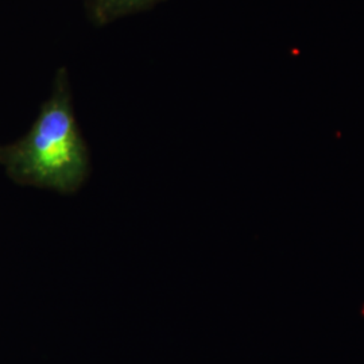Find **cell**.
Returning <instances> with one entry per match:
<instances>
[{
    "mask_svg": "<svg viewBox=\"0 0 364 364\" xmlns=\"http://www.w3.org/2000/svg\"><path fill=\"white\" fill-rule=\"evenodd\" d=\"M0 165L19 185L75 193L91 171L90 151L78 129L69 73L60 68L49 99L26 135L0 146Z\"/></svg>",
    "mask_w": 364,
    "mask_h": 364,
    "instance_id": "6da1fadb",
    "label": "cell"
},
{
    "mask_svg": "<svg viewBox=\"0 0 364 364\" xmlns=\"http://www.w3.org/2000/svg\"><path fill=\"white\" fill-rule=\"evenodd\" d=\"M164 0H84L85 13L95 26L103 27L131 14L141 13Z\"/></svg>",
    "mask_w": 364,
    "mask_h": 364,
    "instance_id": "7a4b0ae2",
    "label": "cell"
}]
</instances>
